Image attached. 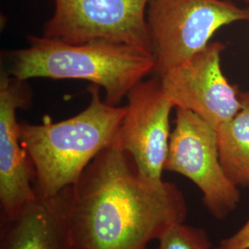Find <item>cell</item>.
Returning <instances> with one entry per match:
<instances>
[{"label": "cell", "mask_w": 249, "mask_h": 249, "mask_svg": "<svg viewBox=\"0 0 249 249\" xmlns=\"http://www.w3.org/2000/svg\"><path fill=\"white\" fill-rule=\"evenodd\" d=\"M126 98L125 115L115 142L133 160L141 177L159 184L163 181L171 137L170 114L175 105L160 78L140 81Z\"/></svg>", "instance_id": "cell-7"}, {"label": "cell", "mask_w": 249, "mask_h": 249, "mask_svg": "<svg viewBox=\"0 0 249 249\" xmlns=\"http://www.w3.org/2000/svg\"><path fill=\"white\" fill-rule=\"evenodd\" d=\"M29 46L10 53L9 75L33 78L88 80L102 87L105 101L117 106L133 88L155 71V57L121 43L96 40L70 44L45 36H28Z\"/></svg>", "instance_id": "cell-3"}, {"label": "cell", "mask_w": 249, "mask_h": 249, "mask_svg": "<svg viewBox=\"0 0 249 249\" xmlns=\"http://www.w3.org/2000/svg\"><path fill=\"white\" fill-rule=\"evenodd\" d=\"M176 108V125L164 170L192 181L211 214L224 220L236 209L240 193L222 166L216 130L195 113Z\"/></svg>", "instance_id": "cell-6"}, {"label": "cell", "mask_w": 249, "mask_h": 249, "mask_svg": "<svg viewBox=\"0 0 249 249\" xmlns=\"http://www.w3.org/2000/svg\"><path fill=\"white\" fill-rule=\"evenodd\" d=\"M73 186L52 196L37 195L18 213L1 219L0 249H72Z\"/></svg>", "instance_id": "cell-10"}, {"label": "cell", "mask_w": 249, "mask_h": 249, "mask_svg": "<svg viewBox=\"0 0 249 249\" xmlns=\"http://www.w3.org/2000/svg\"><path fill=\"white\" fill-rule=\"evenodd\" d=\"M239 112L216 130L223 170L237 187H249V92H239Z\"/></svg>", "instance_id": "cell-11"}, {"label": "cell", "mask_w": 249, "mask_h": 249, "mask_svg": "<svg viewBox=\"0 0 249 249\" xmlns=\"http://www.w3.org/2000/svg\"><path fill=\"white\" fill-rule=\"evenodd\" d=\"M151 0H53L43 36L70 44L106 40L154 55L147 10ZM155 57V56H154Z\"/></svg>", "instance_id": "cell-5"}, {"label": "cell", "mask_w": 249, "mask_h": 249, "mask_svg": "<svg viewBox=\"0 0 249 249\" xmlns=\"http://www.w3.org/2000/svg\"><path fill=\"white\" fill-rule=\"evenodd\" d=\"M241 1H243V2H246V3H249V0H241Z\"/></svg>", "instance_id": "cell-14"}, {"label": "cell", "mask_w": 249, "mask_h": 249, "mask_svg": "<svg viewBox=\"0 0 249 249\" xmlns=\"http://www.w3.org/2000/svg\"><path fill=\"white\" fill-rule=\"evenodd\" d=\"M89 106L60 122L19 123V138L33 163L36 193L52 196L73 186L95 157L115 142L125 107L111 106L89 88Z\"/></svg>", "instance_id": "cell-2"}, {"label": "cell", "mask_w": 249, "mask_h": 249, "mask_svg": "<svg viewBox=\"0 0 249 249\" xmlns=\"http://www.w3.org/2000/svg\"><path fill=\"white\" fill-rule=\"evenodd\" d=\"M216 249H249V217L238 231L221 241Z\"/></svg>", "instance_id": "cell-13"}, {"label": "cell", "mask_w": 249, "mask_h": 249, "mask_svg": "<svg viewBox=\"0 0 249 249\" xmlns=\"http://www.w3.org/2000/svg\"><path fill=\"white\" fill-rule=\"evenodd\" d=\"M222 43H212L189 60L160 77L175 107L189 110L215 130L230 121L242 107L239 91L221 69Z\"/></svg>", "instance_id": "cell-8"}, {"label": "cell", "mask_w": 249, "mask_h": 249, "mask_svg": "<svg viewBox=\"0 0 249 249\" xmlns=\"http://www.w3.org/2000/svg\"><path fill=\"white\" fill-rule=\"evenodd\" d=\"M32 92L25 81L2 74L0 79V208L9 219L37 196L36 175L20 142L17 111L29 107Z\"/></svg>", "instance_id": "cell-9"}, {"label": "cell", "mask_w": 249, "mask_h": 249, "mask_svg": "<svg viewBox=\"0 0 249 249\" xmlns=\"http://www.w3.org/2000/svg\"><path fill=\"white\" fill-rule=\"evenodd\" d=\"M158 241V249H212V244L204 229L184 223L170 225Z\"/></svg>", "instance_id": "cell-12"}, {"label": "cell", "mask_w": 249, "mask_h": 249, "mask_svg": "<svg viewBox=\"0 0 249 249\" xmlns=\"http://www.w3.org/2000/svg\"><path fill=\"white\" fill-rule=\"evenodd\" d=\"M187 213L176 185L144 179L114 142L73 185L72 249H148L170 225L184 223Z\"/></svg>", "instance_id": "cell-1"}, {"label": "cell", "mask_w": 249, "mask_h": 249, "mask_svg": "<svg viewBox=\"0 0 249 249\" xmlns=\"http://www.w3.org/2000/svg\"><path fill=\"white\" fill-rule=\"evenodd\" d=\"M249 21V8L227 0H151L147 22L159 78L203 50L222 27Z\"/></svg>", "instance_id": "cell-4"}]
</instances>
